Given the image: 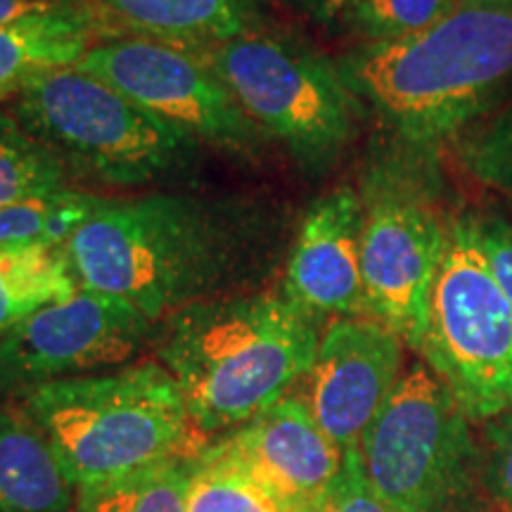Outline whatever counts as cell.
<instances>
[{
    "label": "cell",
    "instance_id": "obj_1",
    "mask_svg": "<svg viewBox=\"0 0 512 512\" xmlns=\"http://www.w3.org/2000/svg\"><path fill=\"white\" fill-rule=\"evenodd\" d=\"M287 216L259 195L107 197L67 245L83 290L159 323L185 306L259 290L287 256Z\"/></svg>",
    "mask_w": 512,
    "mask_h": 512
},
{
    "label": "cell",
    "instance_id": "obj_2",
    "mask_svg": "<svg viewBox=\"0 0 512 512\" xmlns=\"http://www.w3.org/2000/svg\"><path fill=\"white\" fill-rule=\"evenodd\" d=\"M323 328L280 290H247L164 316L152 349L209 441L290 396L311 368Z\"/></svg>",
    "mask_w": 512,
    "mask_h": 512
},
{
    "label": "cell",
    "instance_id": "obj_3",
    "mask_svg": "<svg viewBox=\"0 0 512 512\" xmlns=\"http://www.w3.org/2000/svg\"><path fill=\"white\" fill-rule=\"evenodd\" d=\"M337 67L387 133L437 147L512 93V0H458L422 34L354 46Z\"/></svg>",
    "mask_w": 512,
    "mask_h": 512
},
{
    "label": "cell",
    "instance_id": "obj_4",
    "mask_svg": "<svg viewBox=\"0 0 512 512\" xmlns=\"http://www.w3.org/2000/svg\"><path fill=\"white\" fill-rule=\"evenodd\" d=\"M12 408L48 441L76 489L192 458L207 444L181 387L157 361L43 384Z\"/></svg>",
    "mask_w": 512,
    "mask_h": 512
},
{
    "label": "cell",
    "instance_id": "obj_5",
    "mask_svg": "<svg viewBox=\"0 0 512 512\" xmlns=\"http://www.w3.org/2000/svg\"><path fill=\"white\" fill-rule=\"evenodd\" d=\"M358 195L368 318L418 351L448 228L456 219L446 207L437 147L387 133L370 147Z\"/></svg>",
    "mask_w": 512,
    "mask_h": 512
},
{
    "label": "cell",
    "instance_id": "obj_6",
    "mask_svg": "<svg viewBox=\"0 0 512 512\" xmlns=\"http://www.w3.org/2000/svg\"><path fill=\"white\" fill-rule=\"evenodd\" d=\"M12 112L48 145L72 181L136 190L178 178L200 162L202 145L79 64L24 83Z\"/></svg>",
    "mask_w": 512,
    "mask_h": 512
},
{
    "label": "cell",
    "instance_id": "obj_7",
    "mask_svg": "<svg viewBox=\"0 0 512 512\" xmlns=\"http://www.w3.org/2000/svg\"><path fill=\"white\" fill-rule=\"evenodd\" d=\"M192 50L304 174H328L354 140L361 102L339 74L337 60L299 31L268 19L228 41Z\"/></svg>",
    "mask_w": 512,
    "mask_h": 512
},
{
    "label": "cell",
    "instance_id": "obj_8",
    "mask_svg": "<svg viewBox=\"0 0 512 512\" xmlns=\"http://www.w3.org/2000/svg\"><path fill=\"white\" fill-rule=\"evenodd\" d=\"M358 451L392 512H472L482 496L472 420L425 361L403 370Z\"/></svg>",
    "mask_w": 512,
    "mask_h": 512
},
{
    "label": "cell",
    "instance_id": "obj_9",
    "mask_svg": "<svg viewBox=\"0 0 512 512\" xmlns=\"http://www.w3.org/2000/svg\"><path fill=\"white\" fill-rule=\"evenodd\" d=\"M418 351L472 422L512 408V304L486 266L472 216L448 228Z\"/></svg>",
    "mask_w": 512,
    "mask_h": 512
},
{
    "label": "cell",
    "instance_id": "obj_10",
    "mask_svg": "<svg viewBox=\"0 0 512 512\" xmlns=\"http://www.w3.org/2000/svg\"><path fill=\"white\" fill-rule=\"evenodd\" d=\"M76 64L200 145L249 159L271 145L197 50L117 36L100 41Z\"/></svg>",
    "mask_w": 512,
    "mask_h": 512
},
{
    "label": "cell",
    "instance_id": "obj_11",
    "mask_svg": "<svg viewBox=\"0 0 512 512\" xmlns=\"http://www.w3.org/2000/svg\"><path fill=\"white\" fill-rule=\"evenodd\" d=\"M155 332V320L133 304L81 287L0 337V406L43 384L128 366Z\"/></svg>",
    "mask_w": 512,
    "mask_h": 512
},
{
    "label": "cell",
    "instance_id": "obj_12",
    "mask_svg": "<svg viewBox=\"0 0 512 512\" xmlns=\"http://www.w3.org/2000/svg\"><path fill=\"white\" fill-rule=\"evenodd\" d=\"M403 349L406 344L375 318L330 320L299 392L292 394L342 451L358 448L401 380Z\"/></svg>",
    "mask_w": 512,
    "mask_h": 512
},
{
    "label": "cell",
    "instance_id": "obj_13",
    "mask_svg": "<svg viewBox=\"0 0 512 512\" xmlns=\"http://www.w3.org/2000/svg\"><path fill=\"white\" fill-rule=\"evenodd\" d=\"M219 456L292 512H306L335 482L344 451L320 430L299 396H285L264 413L202 446Z\"/></svg>",
    "mask_w": 512,
    "mask_h": 512
},
{
    "label": "cell",
    "instance_id": "obj_14",
    "mask_svg": "<svg viewBox=\"0 0 512 512\" xmlns=\"http://www.w3.org/2000/svg\"><path fill=\"white\" fill-rule=\"evenodd\" d=\"M361 233V195L349 185L313 200L294 230L280 292L320 325L368 316Z\"/></svg>",
    "mask_w": 512,
    "mask_h": 512
},
{
    "label": "cell",
    "instance_id": "obj_15",
    "mask_svg": "<svg viewBox=\"0 0 512 512\" xmlns=\"http://www.w3.org/2000/svg\"><path fill=\"white\" fill-rule=\"evenodd\" d=\"M126 36L197 48L268 22L271 0H93Z\"/></svg>",
    "mask_w": 512,
    "mask_h": 512
},
{
    "label": "cell",
    "instance_id": "obj_16",
    "mask_svg": "<svg viewBox=\"0 0 512 512\" xmlns=\"http://www.w3.org/2000/svg\"><path fill=\"white\" fill-rule=\"evenodd\" d=\"M126 36L102 10L57 15L0 27V102L48 69L76 64L100 41Z\"/></svg>",
    "mask_w": 512,
    "mask_h": 512
},
{
    "label": "cell",
    "instance_id": "obj_17",
    "mask_svg": "<svg viewBox=\"0 0 512 512\" xmlns=\"http://www.w3.org/2000/svg\"><path fill=\"white\" fill-rule=\"evenodd\" d=\"M76 486L48 441L12 406H0V512H69Z\"/></svg>",
    "mask_w": 512,
    "mask_h": 512
},
{
    "label": "cell",
    "instance_id": "obj_18",
    "mask_svg": "<svg viewBox=\"0 0 512 512\" xmlns=\"http://www.w3.org/2000/svg\"><path fill=\"white\" fill-rule=\"evenodd\" d=\"M81 290L67 247H0V337L50 304Z\"/></svg>",
    "mask_w": 512,
    "mask_h": 512
},
{
    "label": "cell",
    "instance_id": "obj_19",
    "mask_svg": "<svg viewBox=\"0 0 512 512\" xmlns=\"http://www.w3.org/2000/svg\"><path fill=\"white\" fill-rule=\"evenodd\" d=\"M107 197L69 185V188L0 209V247L48 245L67 247L93 219Z\"/></svg>",
    "mask_w": 512,
    "mask_h": 512
},
{
    "label": "cell",
    "instance_id": "obj_20",
    "mask_svg": "<svg viewBox=\"0 0 512 512\" xmlns=\"http://www.w3.org/2000/svg\"><path fill=\"white\" fill-rule=\"evenodd\" d=\"M185 465L188 458H171L131 475L81 486L69 512H188Z\"/></svg>",
    "mask_w": 512,
    "mask_h": 512
},
{
    "label": "cell",
    "instance_id": "obj_21",
    "mask_svg": "<svg viewBox=\"0 0 512 512\" xmlns=\"http://www.w3.org/2000/svg\"><path fill=\"white\" fill-rule=\"evenodd\" d=\"M72 178L48 145L0 107V209L69 188Z\"/></svg>",
    "mask_w": 512,
    "mask_h": 512
},
{
    "label": "cell",
    "instance_id": "obj_22",
    "mask_svg": "<svg viewBox=\"0 0 512 512\" xmlns=\"http://www.w3.org/2000/svg\"><path fill=\"white\" fill-rule=\"evenodd\" d=\"M188 512H292L228 460L200 451L185 465Z\"/></svg>",
    "mask_w": 512,
    "mask_h": 512
},
{
    "label": "cell",
    "instance_id": "obj_23",
    "mask_svg": "<svg viewBox=\"0 0 512 512\" xmlns=\"http://www.w3.org/2000/svg\"><path fill=\"white\" fill-rule=\"evenodd\" d=\"M458 0H354L332 31L363 43H392L418 36L441 22Z\"/></svg>",
    "mask_w": 512,
    "mask_h": 512
},
{
    "label": "cell",
    "instance_id": "obj_24",
    "mask_svg": "<svg viewBox=\"0 0 512 512\" xmlns=\"http://www.w3.org/2000/svg\"><path fill=\"white\" fill-rule=\"evenodd\" d=\"M456 155L477 183L512 195V100L458 133Z\"/></svg>",
    "mask_w": 512,
    "mask_h": 512
},
{
    "label": "cell",
    "instance_id": "obj_25",
    "mask_svg": "<svg viewBox=\"0 0 512 512\" xmlns=\"http://www.w3.org/2000/svg\"><path fill=\"white\" fill-rule=\"evenodd\" d=\"M479 494L494 512H512V408L482 422Z\"/></svg>",
    "mask_w": 512,
    "mask_h": 512
},
{
    "label": "cell",
    "instance_id": "obj_26",
    "mask_svg": "<svg viewBox=\"0 0 512 512\" xmlns=\"http://www.w3.org/2000/svg\"><path fill=\"white\" fill-rule=\"evenodd\" d=\"M306 512H392L389 505L375 494L366 470H363L361 451H344V463L335 482Z\"/></svg>",
    "mask_w": 512,
    "mask_h": 512
},
{
    "label": "cell",
    "instance_id": "obj_27",
    "mask_svg": "<svg viewBox=\"0 0 512 512\" xmlns=\"http://www.w3.org/2000/svg\"><path fill=\"white\" fill-rule=\"evenodd\" d=\"M475 235L486 266L512 304V223L501 216H472Z\"/></svg>",
    "mask_w": 512,
    "mask_h": 512
},
{
    "label": "cell",
    "instance_id": "obj_28",
    "mask_svg": "<svg viewBox=\"0 0 512 512\" xmlns=\"http://www.w3.org/2000/svg\"><path fill=\"white\" fill-rule=\"evenodd\" d=\"M100 10L93 0H0V27L57 15H83Z\"/></svg>",
    "mask_w": 512,
    "mask_h": 512
},
{
    "label": "cell",
    "instance_id": "obj_29",
    "mask_svg": "<svg viewBox=\"0 0 512 512\" xmlns=\"http://www.w3.org/2000/svg\"><path fill=\"white\" fill-rule=\"evenodd\" d=\"M273 3L283 5L285 10L306 19V22L332 29L337 19L342 17V12L347 10L354 0H273Z\"/></svg>",
    "mask_w": 512,
    "mask_h": 512
}]
</instances>
